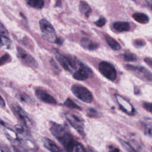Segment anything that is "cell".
<instances>
[{"instance_id": "1", "label": "cell", "mask_w": 152, "mask_h": 152, "mask_svg": "<svg viewBox=\"0 0 152 152\" xmlns=\"http://www.w3.org/2000/svg\"><path fill=\"white\" fill-rule=\"evenodd\" d=\"M50 131L63 147L74 139L64 126L53 122H50Z\"/></svg>"}, {"instance_id": "26", "label": "cell", "mask_w": 152, "mask_h": 152, "mask_svg": "<svg viewBox=\"0 0 152 152\" xmlns=\"http://www.w3.org/2000/svg\"><path fill=\"white\" fill-rule=\"evenodd\" d=\"M17 98L22 102L28 103L30 102L29 97L23 93H19L17 95Z\"/></svg>"}, {"instance_id": "4", "label": "cell", "mask_w": 152, "mask_h": 152, "mask_svg": "<svg viewBox=\"0 0 152 152\" xmlns=\"http://www.w3.org/2000/svg\"><path fill=\"white\" fill-rule=\"evenodd\" d=\"M71 91L75 96L84 102L91 103L93 101V96L92 93L83 86L73 85L71 87Z\"/></svg>"}, {"instance_id": "30", "label": "cell", "mask_w": 152, "mask_h": 152, "mask_svg": "<svg viewBox=\"0 0 152 152\" xmlns=\"http://www.w3.org/2000/svg\"><path fill=\"white\" fill-rule=\"evenodd\" d=\"M15 129H16L17 132L18 133H19L20 134H25L26 132V130L25 129V128L23 126L16 125L15 126Z\"/></svg>"}, {"instance_id": "36", "label": "cell", "mask_w": 152, "mask_h": 152, "mask_svg": "<svg viewBox=\"0 0 152 152\" xmlns=\"http://www.w3.org/2000/svg\"><path fill=\"white\" fill-rule=\"evenodd\" d=\"M144 61L150 66L151 67V64H152V60L151 58H145L144 59Z\"/></svg>"}, {"instance_id": "28", "label": "cell", "mask_w": 152, "mask_h": 152, "mask_svg": "<svg viewBox=\"0 0 152 152\" xmlns=\"http://www.w3.org/2000/svg\"><path fill=\"white\" fill-rule=\"evenodd\" d=\"M87 115L88 116V117L93 118V117H96L97 116V112L93 108H89L87 110Z\"/></svg>"}, {"instance_id": "10", "label": "cell", "mask_w": 152, "mask_h": 152, "mask_svg": "<svg viewBox=\"0 0 152 152\" xmlns=\"http://www.w3.org/2000/svg\"><path fill=\"white\" fill-rule=\"evenodd\" d=\"M93 74L91 70L86 65L80 63L78 69L73 74V78L78 81H83L91 77Z\"/></svg>"}, {"instance_id": "34", "label": "cell", "mask_w": 152, "mask_h": 152, "mask_svg": "<svg viewBox=\"0 0 152 152\" xmlns=\"http://www.w3.org/2000/svg\"><path fill=\"white\" fill-rule=\"evenodd\" d=\"M50 64H51L52 68H53L54 69H55V70L57 71H59V67L58 66V65H56V64L55 63V62L53 59H51V61H50Z\"/></svg>"}, {"instance_id": "7", "label": "cell", "mask_w": 152, "mask_h": 152, "mask_svg": "<svg viewBox=\"0 0 152 152\" xmlns=\"http://www.w3.org/2000/svg\"><path fill=\"white\" fill-rule=\"evenodd\" d=\"M66 119L69 124L83 136L84 135V125L83 119L75 114L66 113L65 115Z\"/></svg>"}, {"instance_id": "40", "label": "cell", "mask_w": 152, "mask_h": 152, "mask_svg": "<svg viewBox=\"0 0 152 152\" xmlns=\"http://www.w3.org/2000/svg\"><path fill=\"white\" fill-rule=\"evenodd\" d=\"M0 152H4V151H3L0 148Z\"/></svg>"}, {"instance_id": "33", "label": "cell", "mask_w": 152, "mask_h": 152, "mask_svg": "<svg viewBox=\"0 0 152 152\" xmlns=\"http://www.w3.org/2000/svg\"><path fill=\"white\" fill-rule=\"evenodd\" d=\"M7 31L6 30L5 28L3 26V24L0 22V34H7Z\"/></svg>"}, {"instance_id": "35", "label": "cell", "mask_w": 152, "mask_h": 152, "mask_svg": "<svg viewBox=\"0 0 152 152\" xmlns=\"http://www.w3.org/2000/svg\"><path fill=\"white\" fill-rule=\"evenodd\" d=\"M144 42H142V40H137L135 42V45L137 47H141V46H142L144 45Z\"/></svg>"}, {"instance_id": "15", "label": "cell", "mask_w": 152, "mask_h": 152, "mask_svg": "<svg viewBox=\"0 0 152 152\" xmlns=\"http://www.w3.org/2000/svg\"><path fill=\"white\" fill-rule=\"evenodd\" d=\"M113 27L118 32L128 31L130 29V24L126 21H117L113 23Z\"/></svg>"}, {"instance_id": "21", "label": "cell", "mask_w": 152, "mask_h": 152, "mask_svg": "<svg viewBox=\"0 0 152 152\" xmlns=\"http://www.w3.org/2000/svg\"><path fill=\"white\" fill-rule=\"evenodd\" d=\"M28 5L33 8L41 9L44 5V0H26Z\"/></svg>"}, {"instance_id": "23", "label": "cell", "mask_w": 152, "mask_h": 152, "mask_svg": "<svg viewBox=\"0 0 152 152\" xmlns=\"http://www.w3.org/2000/svg\"><path fill=\"white\" fill-rule=\"evenodd\" d=\"M119 141H120L122 147L126 151V152H137L136 151V150H135L131 144H129L128 142H126L125 140L119 139Z\"/></svg>"}, {"instance_id": "31", "label": "cell", "mask_w": 152, "mask_h": 152, "mask_svg": "<svg viewBox=\"0 0 152 152\" xmlns=\"http://www.w3.org/2000/svg\"><path fill=\"white\" fill-rule=\"evenodd\" d=\"M107 152H121V151L113 145H109L107 147Z\"/></svg>"}, {"instance_id": "9", "label": "cell", "mask_w": 152, "mask_h": 152, "mask_svg": "<svg viewBox=\"0 0 152 152\" xmlns=\"http://www.w3.org/2000/svg\"><path fill=\"white\" fill-rule=\"evenodd\" d=\"M14 115L22 122L25 127L28 128L31 125V122L25 111L18 105L13 104L11 107Z\"/></svg>"}, {"instance_id": "11", "label": "cell", "mask_w": 152, "mask_h": 152, "mask_svg": "<svg viewBox=\"0 0 152 152\" xmlns=\"http://www.w3.org/2000/svg\"><path fill=\"white\" fill-rule=\"evenodd\" d=\"M115 97L120 108L124 112L129 115H134L135 109L129 101H128L126 99L119 94H115Z\"/></svg>"}, {"instance_id": "38", "label": "cell", "mask_w": 152, "mask_h": 152, "mask_svg": "<svg viewBox=\"0 0 152 152\" xmlns=\"http://www.w3.org/2000/svg\"><path fill=\"white\" fill-rule=\"evenodd\" d=\"M87 152H97V151H96L95 150L93 149L91 147H88V150Z\"/></svg>"}, {"instance_id": "3", "label": "cell", "mask_w": 152, "mask_h": 152, "mask_svg": "<svg viewBox=\"0 0 152 152\" xmlns=\"http://www.w3.org/2000/svg\"><path fill=\"white\" fill-rule=\"evenodd\" d=\"M125 68L138 78L145 81H151V72L145 68L141 66H136L130 64L125 65Z\"/></svg>"}, {"instance_id": "24", "label": "cell", "mask_w": 152, "mask_h": 152, "mask_svg": "<svg viewBox=\"0 0 152 152\" xmlns=\"http://www.w3.org/2000/svg\"><path fill=\"white\" fill-rule=\"evenodd\" d=\"M64 105L66 106L72 108V109H78V110H81V108L80 106H79L78 104H77L74 101H72L70 99H67L65 102H64Z\"/></svg>"}, {"instance_id": "5", "label": "cell", "mask_w": 152, "mask_h": 152, "mask_svg": "<svg viewBox=\"0 0 152 152\" xmlns=\"http://www.w3.org/2000/svg\"><path fill=\"white\" fill-rule=\"evenodd\" d=\"M55 57L61 64V65L66 71L69 72L73 71L75 68L78 67L80 62H77V61L72 58L71 57H68L65 55H63L57 51L55 52Z\"/></svg>"}, {"instance_id": "18", "label": "cell", "mask_w": 152, "mask_h": 152, "mask_svg": "<svg viewBox=\"0 0 152 152\" xmlns=\"http://www.w3.org/2000/svg\"><path fill=\"white\" fill-rule=\"evenodd\" d=\"M106 40L108 44V45L114 50H119L121 49V46L120 44L113 37L110 36L106 34L105 35Z\"/></svg>"}, {"instance_id": "6", "label": "cell", "mask_w": 152, "mask_h": 152, "mask_svg": "<svg viewBox=\"0 0 152 152\" xmlns=\"http://www.w3.org/2000/svg\"><path fill=\"white\" fill-rule=\"evenodd\" d=\"M100 72L107 79L113 81L116 78V71L114 66L106 61H102L99 64Z\"/></svg>"}, {"instance_id": "16", "label": "cell", "mask_w": 152, "mask_h": 152, "mask_svg": "<svg viewBox=\"0 0 152 152\" xmlns=\"http://www.w3.org/2000/svg\"><path fill=\"white\" fill-rule=\"evenodd\" d=\"M142 126L144 127V133L147 136L151 137L152 131V121L151 118H145L141 121Z\"/></svg>"}, {"instance_id": "19", "label": "cell", "mask_w": 152, "mask_h": 152, "mask_svg": "<svg viewBox=\"0 0 152 152\" xmlns=\"http://www.w3.org/2000/svg\"><path fill=\"white\" fill-rule=\"evenodd\" d=\"M79 10L80 12L84 15L86 17H88L91 12V10L89 5L85 1H81L80 2Z\"/></svg>"}, {"instance_id": "14", "label": "cell", "mask_w": 152, "mask_h": 152, "mask_svg": "<svg viewBox=\"0 0 152 152\" xmlns=\"http://www.w3.org/2000/svg\"><path fill=\"white\" fill-rule=\"evenodd\" d=\"M42 141L44 147L50 152H64L63 150L50 139L43 137Z\"/></svg>"}, {"instance_id": "27", "label": "cell", "mask_w": 152, "mask_h": 152, "mask_svg": "<svg viewBox=\"0 0 152 152\" xmlns=\"http://www.w3.org/2000/svg\"><path fill=\"white\" fill-rule=\"evenodd\" d=\"M10 61H11V57L8 53L4 55L0 58V66L9 62Z\"/></svg>"}, {"instance_id": "22", "label": "cell", "mask_w": 152, "mask_h": 152, "mask_svg": "<svg viewBox=\"0 0 152 152\" xmlns=\"http://www.w3.org/2000/svg\"><path fill=\"white\" fill-rule=\"evenodd\" d=\"M11 45V40L5 35L0 34V48L5 47L10 48Z\"/></svg>"}, {"instance_id": "41", "label": "cell", "mask_w": 152, "mask_h": 152, "mask_svg": "<svg viewBox=\"0 0 152 152\" xmlns=\"http://www.w3.org/2000/svg\"><path fill=\"white\" fill-rule=\"evenodd\" d=\"M132 1H136V0H132Z\"/></svg>"}, {"instance_id": "39", "label": "cell", "mask_w": 152, "mask_h": 152, "mask_svg": "<svg viewBox=\"0 0 152 152\" xmlns=\"http://www.w3.org/2000/svg\"><path fill=\"white\" fill-rule=\"evenodd\" d=\"M145 2L147 3V4H148L150 6H151V0H145Z\"/></svg>"}, {"instance_id": "37", "label": "cell", "mask_w": 152, "mask_h": 152, "mask_svg": "<svg viewBox=\"0 0 152 152\" xmlns=\"http://www.w3.org/2000/svg\"><path fill=\"white\" fill-rule=\"evenodd\" d=\"M0 106H3V107H4L5 106V102H4V99L2 98V97L1 96H0Z\"/></svg>"}, {"instance_id": "20", "label": "cell", "mask_w": 152, "mask_h": 152, "mask_svg": "<svg viewBox=\"0 0 152 152\" xmlns=\"http://www.w3.org/2000/svg\"><path fill=\"white\" fill-rule=\"evenodd\" d=\"M133 18L138 23L141 24H146L149 21V17L144 13L136 12L132 15Z\"/></svg>"}, {"instance_id": "13", "label": "cell", "mask_w": 152, "mask_h": 152, "mask_svg": "<svg viewBox=\"0 0 152 152\" xmlns=\"http://www.w3.org/2000/svg\"><path fill=\"white\" fill-rule=\"evenodd\" d=\"M64 148L66 152H87L83 145L74 140L69 141Z\"/></svg>"}, {"instance_id": "8", "label": "cell", "mask_w": 152, "mask_h": 152, "mask_svg": "<svg viewBox=\"0 0 152 152\" xmlns=\"http://www.w3.org/2000/svg\"><path fill=\"white\" fill-rule=\"evenodd\" d=\"M17 50L18 58L23 64L31 68H35L37 67L38 64L37 61L30 54L18 46L17 48Z\"/></svg>"}, {"instance_id": "12", "label": "cell", "mask_w": 152, "mask_h": 152, "mask_svg": "<svg viewBox=\"0 0 152 152\" xmlns=\"http://www.w3.org/2000/svg\"><path fill=\"white\" fill-rule=\"evenodd\" d=\"M35 94L39 100H40L41 101L45 103L52 104L56 103V101L54 99V97H52L51 95H50L45 90H43L41 89H37L35 91Z\"/></svg>"}, {"instance_id": "17", "label": "cell", "mask_w": 152, "mask_h": 152, "mask_svg": "<svg viewBox=\"0 0 152 152\" xmlns=\"http://www.w3.org/2000/svg\"><path fill=\"white\" fill-rule=\"evenodd\" d=\"M81 45L84 48L90 50H95L98 48L97 43L87 38H83L81 40Z\"/></svg>"}, {"instance_id": "32", "label": "cell", "mask_w": 152, "mask_h": 152, "mask_svg": "<svg viewBox=\"0 0 152 152\" xmlns=\"http://www.w3.org/2000/svg\"><path fill=\"white\" fill-rule=\"evenodd\" d=\"M143 107L148 112H150V113L151 112V103H150V102L144 103Z\"/></svg>"}, {"instance_id": "29", "label": "cell", "mask_w": 152, "mask_h": 152, "mask_svg": "<svg viewBox=\"0 0 152 152\" xmlns=\"http://www.w3.org/2000/svg\"><path fill=\"white\" fill-rule=\"evenodd\" d=\"M94 23L98 27H102L106 23V19L103 17H100L98 20L95 21Z\"/></svg>"}, {"instance_id": "25", "label": "cell", "mask_w": 152, "mask_h": 152, "mask_svg": "<svg viewBox=\"0 0 152 152\" xmlns=\"http://www.w3.org/2000/svg\"><path fill=\"white\" fill-rule=\"evenodd\" d=\"M123 57L124 59L127 61H135L137 59V56L131 52H126L124 53Z\"/></svg>"}, {"instance_id": "2", "label": "cell", "mask_w": 152, "mask_h": 152, "mask_svg": "<svg viewBox=\"0 0 152 152\" xmlns=\"http://www.w3.org/2000/svg\"><path fill=\"white\" fill-rule=\"evenodd\" d=\"M39 25L42 36L45 40L53 43H62V42L57 38L53 27L48 20L44 18L41 19L39 21Z\"/></svg>"}]
</instances>
